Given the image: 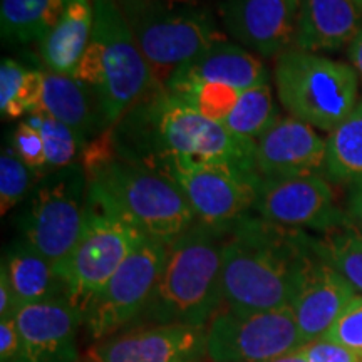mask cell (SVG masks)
<instances>
[{"mask_svg": "<svg viewBox=\"0 0 362 362\" xmlns=\"http://www.w3.org/2000/svg\"><path fill=\"white\" fill-rule=\"evenodd\" d=\"M115 151L124 160L160 170L165 163H228L257 173V141L230 133L221 123L151 84L136 106L107 128Z\"/></svg>", "mask_w": 362, "mask_h": 362, "instance_id": "6da1fadb", "label": "cell"}, {"mask_svg": "<svg viewBox=\"0 0 362 362\" xmlns=\"http://www.w3.org/2000/svg\"><path fill=\"white\" fill-rule=\"evenodd\" d=\"M312 235L248 214L225 230L223 304L240 312L291 307L297 274Z\"/></svg>", "mask_w": 362, "mask_h": 362, "instance_id": "7a4b0ae2", "label": "cell"}, {"mask_svg": "<svg viewBox=\"0 0 362 362\" xmlns=\"http://www.w3.org/2000/svg\"><path fill=\"white\" fill-rule=\"evenodd\" d=\"M81 165L88 175L89 197L146 238L168 247L197 223L192 206L173 181L117 155L110 129L86 143Z\"/></svg>", "mask_w": 362, "mask_h": 362, "instance_id": "3957f363", "label": "cell"}, {"mask_svg": "<svg viewBox=\"0 0 362 362\" xmlns=\"http://www.w3.org/2000/svg\"><path fill=\"white\" fill-rule=\"evenodd\" d=\"M225 230L197 221L166 247L151 300L133 325H208L220 307Z\"/></svg>", "mask_w": 362, "mask_h": 362, "instance_id": "277c9868", "label": "cell"}, {"mask_svg": "<svg viewBox=\"0 0 362 362\" xmlns=\"http://www.w3.org/2000/svg\"><path fill=\"white\" fill-rule=\"evenodd\" d=\"M93 11L90 42L72 76L94 90L107 129L148 93L153 74L116 0H93Z\"/></svg>", "mask_w": 362, "mask_h": 362, "instance_id": "5b68a950", "label": "cell"}, {"mask_svg": "<svg viewBox=\"0 0 362 362\" xmlns=\"http://www.w3.org/2000/svg\"><path fill=\"white\" fill-rule=\"evenodd\" d=\"M151 67L153 84H165L175 69L187 64L221 33L210 8L192 0H116Z\"/></svg>", "mask_w": 362, "mask_h": 362, "instance_id": "8992f818", "label": "cell"}, {"mask_svg": "<svg viewBox=\"0 0 362 362\" xmlns=\"http://www.w3.org/2000/svg\"><path fill=\"white\" fill-rule=\"evenodd\" d=\"M277 98L288 116L320 131H334L359 103L354 67L320 54L291 49L274 67Z\"/></svg>", "mask_w": 362, "mask_h": 362, "instance_id": "52a82bcc", "label": "cell"}, {"mask_svg": "<svg viewBox=\"0 0 362 362\" xmlns=\"http://www.w3.org/2000/svg\"><path fill=\"white\" fill-rule=\"evenodd\" d=\"M19 218L22 238L54 267L64 264L83 235L89 181L81 163L40 178Z\"/></svg>", "mask_w": 362, "mask_h": 362, "instance_id": "ba28073f", "label": "cell"}, {"mask_svg": "<svg viewBox=\"0 0 362 362\" xmlns=\"http://www.w3.org/2000/svg\"><path fill=\"white\" fill-rule=\"evenodd\" d=\"M144 238L136 226L94 198H88L83 235L64 264L57 267L67 300L83 317L104 285Z\"/></svg>", "mask_w": 362, "mask_h": 362, "instance_id": "9c48e42d", "label": "cell"}, {"mask_svg": "<svg viewBox=\"0 0 362 362\" xmlns=\"http://www.w3.org/2000/svg\"><path fill=\"white\" fill-rule=\"evenodd\" d=\"M304 346L291 307L240 312L223 304L206 325L210 362H272Z\"/></svg>", "mask_w": 362, "mask_h": 362, "instance_id": "30bf717a", "label": "cell"}, {"mask_svg": "<svg viewBox=\"0 0 362 362\" xmlns=\"http://www.w3.org/2000/svg\"><path fill=\"white\" fill-rule=\"evenodd\" d=\"M156 171L180 188L197 221L221 230L253 211L262 180L238 166L211 161L176 160Z\"/></svg>", "mask_w": 362, "mask_h": 362, "instance_id": "8fae6325", "label": "cell"}, {"mask_svg": "<svg viewBox=\"0 0 362 362\" xmlns=\"http://www.w3.org/2000/svg\"><path fill=\"white\" fill-rule=\"evenodd\" d=\"M165 259L166 245L151 238H144L134 248L84 315L90 341H104L139 319L151 300Z\"/></svg>", "mask_w": 362, "mask_h": 362, "instance_id": "7c38bea8", "label": "cell"}, {"mask_svg": "<svg viewBox=\"0 0 362 362\" xmlns=\"http://www.w3.org/2000/svg\"><path fill=\"white\" fill-rule=\"evenodd\" d=\"M253 211L270 223L302 232L325 233L352 221L320 173L262 178Z\"/></svg>", "mask_w": 362, "mask_h": 362, "instance_id": "4fadbf2b", "label": "cell"}, {"mask_svg": "<svg viewBox=\"0 0 362 362\" xmlns=\"http://www.w3.org/2000/svg\"><path fill=\"white\" fill-rule=\"evenodd\" d=\"M206 325L141 324L94 342L81 362H203Z\"/></svg>", "mask_w": 362, "mask_h": 362, "instance_id": "5bb4252c", "label": "cell"}, {"mask_svg": "<svg viewBox=\"0 0 362 362\" xmlns=\"http://www.w3.org/2000/svg\"><path fill=\"white\" fill-rule=\"evenodd\" d=\"M357 296L354 287L315 252L310 238L291 302L305 344L322 339Z\"/></svg>", "mask_w": 362, "mask_h": 362, "instance_id": "9a60e30c", "label": "cell"}, {"mask_svg": "<svg viewBox=\"0 0 362 362\" xmlns=\"http://www.w3.org/2000/svg\"><path fill=\"white\" fill-rule=\"evenodd\" d=\"M218 13L225 33L262 59L293 49L297 16L288 0H223Z\"/></svg>", "mask_w": 362, "mask_h": 362, "instance_id": "2e32d148", "label": "cell"}, {"mask_svg": "<svg viewBox=\"0 0 362 362\" xmlns=\"http://www.w3.org/2000/svg\"><path fill=\"white\" fill-rule=\"evenodd\" d=\"M13 319L27 362H81L78 336L84 317L67 297L21 307Z\"/></svg>", "mask_w": 362, "mask_h": 362, "instance_id": "e0dca14e", "label": "cell"}, {"mask_svg": "<svg viewBox=\"0 0 362 362\" xmlns=\"http://www.w3.org/2000/svg\"><path fill=\"white\" fill-rule=\"evenodd\" d=\"M327 141L304 121L280 117L257 139L255 171L260 178L310 175L324 170Z\"/></svg>", "mask_w": 362, "mask_h": 362, "instance_id": "ac0fdd59", "label": "cell"}, {"mask_svg": "<svg viewBox=\"0 0 362 362\" xmlns=\"http://www.w3.org/2000/svg\"><path fill=\"white\" fill-rule=\"evenodd\" d=\"M362 27V11L352 0H302L296 17L293 49L336 52L349 47Z\"/></svg>", "mask_w": 362, "mask_h": 362, "instance_id": "d6986e66", "label": "cell"}, {"mask_svg": "<svg viewBox=\"0 0 362 362\" xmlns=\"http://www.w3.org/2000/svg\"><path fill=\"white\" fill-rule=\"evenodd\" d=\"M173 76L221 84L240 93L267 83L269 69L264 59L230 40H216L206 51L173 71Z\"/></svg>", "mask_w": 362, "mask_h": 362, "instance_id": "ffe728a7", "label": "cell"}, {"mask_svg": "<svg viewBox=\"0 0 362 362\" xmlns=\"http://www.w3.org/2000/svg\"><path fill=\"white\" fill-rule=\"evenodd\" d=\"M44 94L34 112L61 121L86 141L94 133H103V116L94 90L72 74H59L45 69Z\"/></svg>", "mask_w": 362, "mask_h": 362, "instance_id": "44dd1931", "label": "cell"}, {"mask_svg": "<svg viewBox=\"0 0 362 362\" xmlns=\"http://www.w3.org/2000/svg\"><path fill=\"white\" fill-rule=\"evenodd\" d=\"M93 25V0H66L61 19L39 42L42 64L59 74H74L90 42Z\"/></svg>", "mask_w": 362, "mask_h": 362, "instance_id": "7402d4cb", "label": "cell"}, {"mask_svg": "<svg viewBox=\"0 0 362 362\" xmlns=\"http://www.w3.org/2000/svg\"><path fill=\"white\" fill-rule=\"evenodd\" d=\"M0 269L7 274L19 309L51 298L66 297L64 284L56 267L24 238L16 240L7 248Z\"/></svg>", "mask_w": 362, "mask_h": 362, "instance_id": "603a6c76", "label": "cell"}, {"mask_svg": "<svg viewBox=\"0 0 362 362\" xmlns=\"http://www.w3.org/2000/svg\"><path fill=\"white\" fill-rule=\"evenodd\" d=\"M64 8L66 0H2V40L8 44L40 42L61 19Z\"/></svg>", "mask_w": 362, "mask_h": 362, "instance_id": "cb8c5ba5", "label": "cell"}, {"mask_svg": "<svg viewBox=\"0 0 362 362\" xmlns=\"http://www.w3.org/2000/svg\"><path fill=\"white\" fill-rule=\"evenodd\" d=\"M324 175L336 183L362 185V99L336 129L330 131Z\"/></svg>", "mask_w": 362, "mask_h": 362, "instance_id": "d4e9b609", "label": "cell"}, {"mask_svg": "<svg viewBox=\"0 0 362 362\" xmlns=\"http://www.w3.org/2000/svg\"><path fill=\"white\" fill-rule=\"evenodd\" d=\"M280 119L270 81L260 83L240 94L223 124L230 133L257 141Z\"/></svg>", "mask_w": 362, "mask_h": 362, "instance_id": "484cf974", "label": "cell"}, {"mask_svg": "<svg viewBox=\"0 0 362 362\" xmlns=\"http://www.w3.org/2000/svg\"><path fill=\"white\" fill-rule=\"evenodd\" d=\"M312 245L362 296V232L352 223L312 237Z\"/></svg>", "mask_w": 362, "mask_h": 362, "instance_id": "4316f807", "label": "cell"}, {"mask_svg": "<svg viewBox=\"0 0 362 362\" xmlns=\"http://www.w3.org/2000/svg\"><path fill=\"white\" fill-rule=\"evenodd\" d=\"M25 121L42 136L49 173L78 163V158L83 155V149L88 143L79 133L51 116L37 112L27 116Z\"/></svg>", "mask_w": 362, "mask_h": 362, "instance_id": "83f0119b", "label": "cell"}, {"mask_svg": "<svg viewBox=\"0 0 362 362\" xmlns=\"http://www.w3.org/2000/svg\"><path fill=\"white\" fill-rule=\"evenodd\" d=\"M33 171L17 156L12 146L2 149L0 156V211L7 215L33 192Z\"/></svg>", "mask_w": 362, "mask_h": 362, "instance_id": "f1b7e54d", "label": "cell"}, {"mask_svg": "<svg viewBox=\"0 0 362 362\" xmlns=\"http://www.w3.org/2000/svg\"><path fill=\"white\" fill-rule=\"evenodd\" d=\"M11 146L17 153V156L25 163L27 168L33 171L34 178H37V181L49 175L42 136L25 119L21 121L17 128L13 129Z\"/></svg>", "mask_w": 362, "mask_h": 362, "instance_id": "f546056e", "label": "cell"}, {"mask_svg": "<svg viewBox=\"0 0 362 362\" xmlns=\"http://www.w3.org/2000/svg\"><path fill=\"white\" fill-rule=\"evenodd\" d=\"M362 357V296H357L324 336Z\"/></svg>", "mask_w": 362, "mask_h": 362, "instance_id": "4dcf8cb0", "label": "cell"}, {"mask_svg": "<svg viewBox=\"0 0 362 362\" xmlns=\"http://www.w3.org/2000/svg\"><path fill=\"white\" fill-rule=\"evenodd\" d=\"M29 67L12 57H4L0 64V112L6 119H13L17 98Z\"/></svg>", "mask_w": 362, "mask_h": 362, "instance_id": "1f68e13d", "label": "cell"}, {"mask_svg": "<svg viewBox=\"0 0 362 362\" xmlns=\"http://www.w3.org/2000/svg\"><path fill=\"white\" fill-rule=\"evenodd\" d=\"M307 362H362V357L330 339H317L297 351Z\"/></svg>", "mask_w": 362, "mask_h": 362, "instance_id": "d6a6232c", "label": "cell"}, {"mask_svg": "<svg viewBox=\"0 0 362 362\" xmlns=\"http://www.w3.org/2000/svg\"><path fill=\"white\" fill-rule=\"evenodd\" d=\"M0 362H27L16 319H0Z\"/></svg>", "mask_w": 362, "mask_h": 362, "instance_id": "836d02e7", "label": "cell"}, {"mask_svg": "<svg viewBox=\"0 0 362 362\" xmlns=\"http://www.w3.org/2000/svg\"><path fill=\"white\" fill-rule=\"evenodd\" d=\"M17 310H19V304H17L16 293L12 291L7 274L0 269V319H11Z\"/></svg>", "mask_w": 362, "mask_h": 362, "instance_id": "e575fe53", "label": "cell"}, {"mask_svg": "<svg viewBox=\"0 0 362 362\" xmlns=\"http://www.w3.org/2000/svg\"><path fill=\"white\" fill-rule=\"evenodd\" d=\"M347 214H349L352 223L362 232V185L352 187L347 200Z\"/></svg>", "mask_w": 362, "mask_h": 362, "instance_id": "d590c367", "label": "cell"}, {"mask_svg": "<svg viewBox=\"0 0 362 362\" xmlns=\"http://www.w3.org/2000/svg\"><path fill=\"white\" fill-rule=\"evenodd\" d=\"M347 54H349V61L351 66L354 67L357 78L362 83V27L361 30L357 33V35L352 39V42L347 47Z\"/></svg>", "mask_w": 362, "mask_h": 362, "instance_id": "8d00e7d4", "label": "cell"}, {"mask_svg": "<svg viewBox=\"0 0 362 362\" xmlns=\"http://www.w3.org/2000/svg\"><path fill=\"white\" fill-rule=\"evenodd\" d=\"M272 362H307V361L300 354H298V352H292V354L284 356V357H280V359H275Z\"/></svg>", "mask_w": 362, "mask_h": 362, "instance_id": "74e56055", "label": "cell"}, {"mask_svg": "<svg viewBox=\"0 0 362 362\" xmlns=\"http://www.w3.org/2000/svg\"><path fill=\"white\" fill-rule=\"evenodd\" d=\"M300 2H302V0H288V4H291V8L293 12H296V16L298 12V7H300Z\"/></svg>", "mask_w": 362, "mask_h": 362, "instance_id": "f35d334b", "label": "cell"}, {"mask_svg": "<svg viewBox=\"0 0 362 362\" xmlns=\"http://www.w3.org/2000/svg\"><path fill=\"white\" fill-rule=\"evenodd\" d=\"M352 2H354V4H356V6H357V7H359V8H361V11H362V0H352Z\"/></svg>", "mask_w": 362, "mask_h": 362, "instance_id": "ab89813d", "label": "cell"}, {"mask_svg": "<svg viewBox=\"0 0 362 362\" xmlns=\"http://www.w3.org/2000/svg\"><path fill=\"white\" fill-rule=\"evenodd\" d=\"M203 362H205V361H203Z\"/></svg>", "mask_w": 362, "mask_h": 362, "instance_id": "60d3db41", "label": "cell"}]
</instances>
